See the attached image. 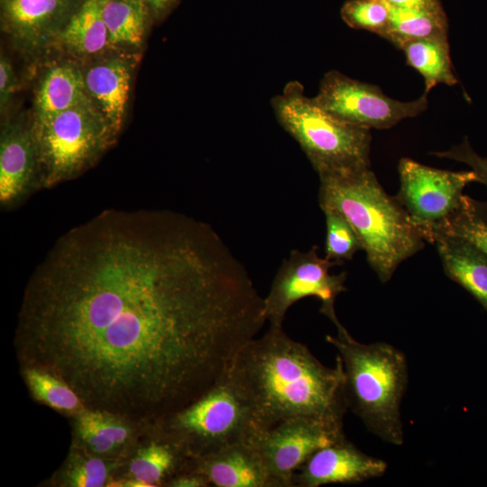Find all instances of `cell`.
<instances>
[{"label":"cell","mask_w":487,"mask_h":487,"mask_svg":"<svg viewBox=\"0 0 487 487\" xmlns=\"http://www.w3.org/2000/svg\"><path fill=\"white\" fill-rule=\"evenodd\" d=\"M326 217L325 254L330 261L342 264L363 250L361 242L348 220L339 212L322 209Z\"/></svg>","instance_id":"27"},{"label":"cell","mask_w":487,"mask_h":487,"mask_svg":"<svg viewBox=\"0 0 487 487\" xmlns=\"http://www.w3.org/2000/svg\"><path fill=\"white\" fill-rule=\"evenodd\" d=\"M332 323L336 334L327 335L326 341L343 363L347 408L382 441L402 445L400 403L408 382L404 353L384 342L360 343L338 318Z\"/></svg>","instance_id":"4"},{"label":"cell","mask_w":487,"mask_h":487,"mask_svg":"<svg viewBox=\"0 0 487 487\" xmlns=\"http://www.w3.org/2000/svg\"><path fill=\"white\" fill-rule=\"evenodd\" d=\"M179 0H144L153 21L165 18L177 5Z\"/></svg>","instance_id":"34"},{"label":"cell","mask_w":487,"mask_h":487,"mask_svg":"<svg viewBox=\"0 0 487 487\" xmlns=\"http://www.w3.org/2000/svg\"><path fill=\"white\" fill-rule=\"evenodd\" d=\"M39 188L38 156L31 126L14 122L0 136V203L12 207Z\"/></svg>","instance_id":"14"},{"label":"cell","mask_w":487,"mask_h":487,"mask_svg":"<svg viewBox=\"0 0 487 487\" xmlns=\"http://www.w3.org/2000/svg\"><path fill=\"white\" fill-rule=\"evenodd\" d=\"M385 461L362 452L346 438L315 452L294 473L293 487L359 483L381 477Z\"/></svg>","instance_id":"13"},{"label":"cell","mask_w":487,"mask_h":487,"mask_svg":"<svg viewBox=\"0 0 487 487\" xmlns=\"http://www.w3.org/2000/svg\"><path fill=\"white\" fill-rule=\"evenodd\" d=\"M57 43L80 56L96 54L109 46L100 0H85L61 32Z\"/></svg>","instance_id":"21"},{"label":"cell","mask_w":487,"mask_h":487,"mask_svg":"<svg viewBox=\"0 0 487 487\" xmlns=\"http://www.w3.org/2000/svg\"><path fill=\"white\" fill-rule=\"evenodd\" d=\"M321 209L339 212L352 225L369 265L381 282L425 245L395 197L389 196L370 167L319 176Z\"/></svg>","instance_id":"3"},{"label":"cell","mask_w":487,"mask_h":487,"mask_svg":"<svg viewBox=\"0 0 487 487\" xmlns=\"http://www.w3.org/2000/svg\"><path fill=\"white\" fill-rule=\"evenodd\" d=\"M171 487H207L206 477L196 469L185 471L173 477L167 484Z\"/></svg>","instance_id":"32"},{"label":"cell","mask_w":487,"mask_h":487,"mask_svg":"<svg viewBox=\"0 0 487 487\" xmlns=\"http://www.w3.org/2000/svg\"><path fill=\"white\" fill-rule=\"evenodd\" d=\"M92 101L84 74L68 63L51 67L43 76L35 97L34 119H41Z\"/></svg>","instance_id":"19"},{"label":"cell","mask_w":487,"mask_h":487,"mask_svg":"<svg viewBox=\"0 0 487 487\" xmlns=\"http://www.w3.org/2000/svg\"><path fill=\"white\" fill-rule=\"evenodd\" d=\"M340 14L349 27L383 37L389 28L391 10L384 0H347Z\"/></svg>","instance_id":"28"},{"label":"cell","mask_w":487,"mask_h":487,"mask_svg":"<svg viewBox=\"0 0 487 487\" xmlns=\"http://www.w3.org/2000/svg\"><path fill=\"white\" fill-rule=\"evenodd\" d=\"M16 78L9 60L1 55L0 58V108L4 113L10 105L15 91Z\"/></svg>","instance_id":"31"},{"label":"cell","mask_w":487,"mask_h":487,"mask_svg":"<svg viewBox=\"0 0 487 487\" xmlns=\"http://www.w3.org/2000/svg\"><path fill=\"white\" fill-rule=\"evenodd\" d=\"M39 188L76 178L94 165L118 135L92 101L33 119Z\"/></svg>","instance_id":"6"},{"label":"cell","mask_w":487,"mask_h":487,"mask_svg":"<svg viewBox=\"0 0 487 487\" xmlns=\"http://www.w3.org/2000/svg\"><path fill=\"white\" fill-rule=\"evenodd\" d=\"M400 49L407 64L415 69L425 80L427 94L438 84L455 86L458 80L454 73L448 38L416 39L404 42Z\"/></svg>","instance_id":"20"},{"label":"cell","mask_w":487,"mask_h":487,"mask_svg":"<svg viewBox=\"0 0 487 487\" xmlns=\"http://www.w3.org/2000/svg\"><path fill=\"white\" fill-rule=\"evenodd\" d=\"M271 107L318 176L370 167V129L326 112L304 94L299 82H289L271 99Z\"/></svg>","instance_id":"5"},{"label":"cell","mask_w":487,"mask_h":487,"mask_svg":"<svg viewBox=\"0 0 487 487\" xmlns=\"http://www.w3.org/2000/svg\"><path fill=\"white\" fill-rule=\"evenodd\" d=\"M136 452L128 466V478L142 487L166 485L176 475L195 469L196 459L171 435L158 425Z\"/></svg>","instance_id":"16"},{"label":"cell","mask_w":487,"mask_h":487,"mask_svg":"<svg viewBox=\"0 0 487 487\" xmlns=\"http://www.w3.org/2000/svg\"><path fill=\"white\" fill-rule=\"evenodd\" d=\"M195 469L214 487H281L252 440L197 458Z\"/></svg>","instance_id":"15"},{"label":"cell","mask_w":487,"mask_h":487,"mask_svg":"<svg viewBox=\"0 0 487 487\" xmlns=\"http://www.w3.org/2000/svg\"><path fill=\"white\" fill-rule=\"evenodd\" d=\"M156 425L195 459L231 444L252 440L260 432L227 372L201 397Z\"/></svg>","instance_id":"7"},{"label":"cell","mask_w":487,"mask_h":487,"mask_svg":"<svg viewBox=\"0 0 487 487\" xmlns=\"http://www.w3.org/2000/svg\"><path fill=\"white\" fill-rule=\"evenodd\" d=\"M343 426L318 417L297 416L260 431L252 442L281 487H293L294 473L315 452L346 438Z\"/></svg>","instance_id":"11"},{"label":"cell","mask_w":487,"mask_h":487,"mask_svg":"<svg viewBox=\"0 0 487 487\" xmlns=\"http://www.w3.org/2000/svg\"><path fill=\"white\" fill-rule=\"evenodd\" d=\"M318 247L302 252L292 250L279 268L271 289L263 298L264 315L271 326H282L289 308L297 301L316 297L321 302L320 312L334 321L337 318L335 302L346 289V272L331 274L337 262L322 258Z\"/></svg>","instance_id":"9"},{"label":"cell","mask_w":487,"mask_h":487,"mask_svg":"<svg viewBox=\"0 0 487 487\" xmlns=\"http://www.w3.org/2000/svg\"><path fill=\"white\" fill-rule=\"evenodd\" d=\"M227 375L260 431L297 416L343 422L348 409L341 358L337 355L335 367L324 365L282 326H270L261 337L246 343Z\"/></svg>","instance_id":"2"},{"label":"cell","mask_w":487,"mask_h":487,"mask_svg":"<svg viewBox=\"0 0 487 487\" xmlns=\"http://www.w3.org/2000/svg\"><path fill=\"white\" fill-rule=\"evenodd\" d=\"M398 171L395 198L428 243L459 207L464 188L476 182L473 170H439L409 158L400 161Z\"/></svg>","instance_id":"8"},{"label":"cell","mask_w":487,"mask_h":487,"mask_svg":"<svg viewBox=\"0 0 487 487\" xmlns=\"http://www.w3.org/2000/svg\"><path fill=\"white\" fill-rule=\"evenodd\" d=\"M390 6L420 11H438L444 9L440 0H384Z\"/></svg>","instance_id":"33"},{"label":"cell","mask_w":487,"mask_h":487,"mask_svg":"<svg viewBox=\"0 0 487 487\" xmlns=\"http://www.w3.org/2000/svg\"><path fill=\"white\" fill-rule=\"evenodd\" d=\"M111 465L105 457L96 455L87 449L75 448L68 456L60 470L62 485L71 487H102L106 485Z\"/></svg>","instance_id":"26"},{"label":"cell","mask_w":487,"mask_h":487,"mask_svg":"<svg viewBox=\"0 0 487 487\" xmlns=\"http://www.w3.org/2000/svg\"><path fill=\"white\" fill-rule=\"evenodd\" d=\"M85 0H0L2 31L23 52L34 55L57 43Z\"/></svg>","instance_id":"12"},{"label":"cell","mask_w":487,"mask_h":487,"mask_svg":"<svg viewBox=\"0 0 487 487\" xmlns=\"http://www.w3.org/2000/svg\"><path fill=\"white\" fill-rule=\"evenodd\" d=\"M75 426L83 446L93 454L106 457L119 450L103 431L96 409L82 410L76 417Z\"/></svg>","instance_id":"29"},{"label":"cell","mask_w":487,"mask_h":487,"mask_svg":"<svg viewBox=\"0 0 487 487\" xmlns=\"http://www.w3.org/2000/svg\"><path fill=\"white\" fill-rule=\"evenodd\" d=\"M438 234L463 237L487 254V201H480L464 195L459 207ZM431 241V244H432Z\"/></svg>","instance_id":"25"},{"label":"cell","mask_w":487,"mask_h":487,"mask_svg":"<svg viewBox=\"0 0 487 487\" xmlns=\"http://www.w3.org/2000/svg\"><path fill=\"white\" fill-rule=\"evenodd\" d=\"M132 70L129 60L112 57L93 65L84 74L90 99L117 134L124 119Z\"/></svg>","instance_id":"17"},{"label":"cell","mask_w":487,"mask_h":487,"mask_svg":"<svg viewBox=\"0 0 487 487\" xmlns=\"http://www.w3.org/2000/svg\"><path fill=\"white\" fill-rule=\"evenodd\" d=\"M445 272L487 312V254L470 241L449 234L434 236Z\"/></svg>","instance_id":"18"},{"label":"cell","mask_w":487,"mask_h":487,"mask_svg":"<svg viewBox=\"0 0 487 487\" xmlns=\"http://www.w3.org/2000/svg\"><path fill=\"white\" fill-rule=\"evenodd\" d=\"M432 154L439 158L465 163L474 172L476 182L482 183L487 188V158L480 156L473 150L467 137L462 143L453 146L447 151L435 152Z\"/></svg>","instance_id":"30"},{"label":"cell","mask_w":487,"mask_h":487,"mask_svg":"<svg viewBox=\"0 0 487 487\" xmlns=\"http://www.w3.org/2000/svg\"><path fill=\"white\" fill-rule=\"evenodd\" d=\"M109 46H138L154 22L144 0H100Z\"/></svg>","instance_id":"22"},{"label":"cell","mask_w":487,"mask_h":487,"mask_svg":"<svg viewBox=\"0 0 487 487\" xmlns=\"http://www.w3.org/2000/svg\"><path fill=\"white\" fill-rule=\"evenodd\" d=\"M266 322L263 298L209 225L105 210L64 234L25 288L23 367L87 409L151 426L209 391Z\"/></svg>","instance_id":"1"},{"label":"cell","mask_w":487,"mask_h":487,"mask_svg":"<svg viewBox=\"0 0 487 487\" xmlns=\"http://www.w3.org/2000/svg\"><path fill=\"white\" fill-rule=\"evenodd\" d=\"M389 28L382 37L400 47L406 41L425 38H448V23L444 9L408 10L390 6Z\"/></svg>","instance_id":"23"},{"label":"cell","mask_w":487,"mask_h":487,"mask_svg":"<svg viewBox=\"0 0 487 487\" xmlns=\"http://www.w3.org/2000/svg\"><path fill=\"white\" fill-rule=\"evenodd\" d=\"M24 381L38 401L60 412L78 415L87 407L62 379L38 367H23Z\"/></svg>","instance_id":"24"},{"label":"cell","mask_w":487,"mask_h":487,"mask_svg":"<svg viewBox=\"0 0 487 487\" xmlns=\"http://www.w3.org/2000/svg\"><path fill=\"white\" fill-rule=\"evenodd\" d=\"M313 99L335 116L370 130L391 128L401 120L420 115L427 107L426 93L413 101H398L384 95L378 86L351 78L337 70L324 75Z\"/></svg>","instance_id":"10"}]
</instances>
